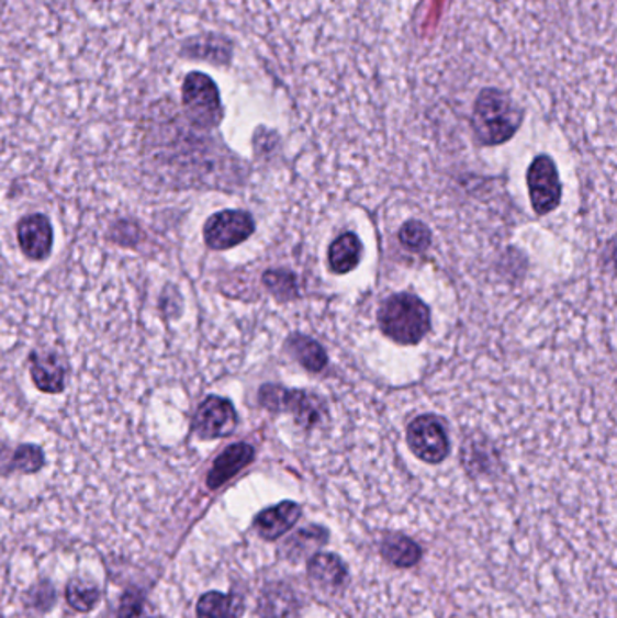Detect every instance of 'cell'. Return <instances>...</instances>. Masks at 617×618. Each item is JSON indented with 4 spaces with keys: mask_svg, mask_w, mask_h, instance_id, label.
<instances>
[{
    "mask_svg": "<svg viewBox=\"0 0 617 618\" xmlns=\"http://www.w3.org/2000/svg\"><path fill=\"white\" fill-rule=\"evenodd\" d=\"M521 120L524 111L507 92L487 88L474 102L471 123L480 144L493 147L509 142L520 128Z\"/></svg>",
    "mask_w": 617,
    "mask_h": 618,
    "instance_id": "1",
    "label": "cell"
},
{
    "mask_svg": "<svg viewBox=\"0 0 617 618\" xmlns=\"http://www.w3.org/2000/svg\"><path fill=\"white\" fill-rule=\"evenodd\" d=\"M429 310L418 296L410 293L391 295L379 312V324L388 338L412 346L418 344L429 332Z\"/></svg>",
    "mask_w": 617,
    "mask_h": 618,
    "instance_id": "2",
    "label": "cell"
},
{
    "mask_svg": "<svg viewBox=\"0 0 617 618\" xmlns=\"http://www.w3.org/2000/svg\"><path fill=\"white\" fill-rule=\"evenodd\" d=\"M187 119L198 128H214L222 123V97L216 82L205 72H189L181 88Z\"/></svg>",
    "mask_w": 617,
    "mask_h": 618,
    "instance_id": "3",
    "label": "cell"
},
{
    "mask_svg": "<svg viewBox=\"0 0 617 618\" xmlns=\"http://www.w3.org/2000/svg\"><path fill=\"white\" fill-rule=\"evenodd\" d=\"M253 215L243 210H223L206 221L205 243L212 250H231L254 234Z\"/></svg>",
    "mask_w": 617,
    "mask_h": 618,
    "instance_id": "4",
    "label": "cell"
},
{
    "mask_svg": "<svg viewBox=\"0 0 617 618\" xmlns=\"http://www.w3.org/2000/svg\"><path fill=\"white\" fill-rule=\"evenodd\" d=\"M407 445L418 460L437 465L449 454V438L442 422L435 416H420L407 427Z\"/></svg>",
    "mask_w": 617,
    "mask_h": 618,
    "instance_id": "5",
    "label": "cell"
},
{
    "mask_svg": "<svg viewBox=\"0 0 617 618\" xmlns=\"http://www.w3.org/2000/svg\"><path fill=\"white\" fill-rule=\"evenodd\" d=\"M530 203L536 214L546 215L558 209L561 200V183L554 161L541 154L527 170Z\"/></svg>",
    "mask_w": 617,
    "mask_h": 618,
    "instance_id": "6",
    "label": "cell"
},
{
    "mask_svg": "<svg viewBox=\"0 0 617 618\" xmlns=\"http://www.w3.org/2000/svg\"><path fill=\"white\" fill-rule=\"evenodd\" d=\"M259 402L270 411L292 413L303 427H312L319 419V400L303 391H289L279 385H265L259 391Z\"/></svg>",
    "mask_w": 617,
    "mask_h": 618,
    "instance_id": "7",
    "label": "cell"
},
{
    "mask_svg": "<svg viewBox=\"0 0 617 618\" xmlns=\"http://www.w3.org/2000/svg\"><path fill=\"white\" fill-rule=\"evenodd\" d=\"M237 425V414L228 400L209 396L198 407L194 416V432L201 440H216L232 435Z\"/></svg>",
    "mask_w": 617,
    "mask_h": 618,
    "instance_id": "8",
    "label": "cell"
},
{
    "mask_svg": "<svg viewBox=\"0 0 617 618\" xmlns=\"http://www.w3.org/2000/svg\"><path fill=\"white\" fill-rule=\"evenodd\" d=\"M16 240L24 256L32 261H44L53 248L52 223L46 215H26L16 223Z\"/></svg>",
    "mask_w": 617,
    "mask_h": 618,
    "instance_id": "9",
    "label": "cell"
},
{
    "mask_svg": "<svg viewBox=\"0 0 617 618\" xmlns=\"http://www.w3.org/2000/svg\"><path fill=\"white\" fill-rule=\"evenodd\" d=\"M301 517V506L293 501H283L259 512L254 519V527L265 541H278L279 537L289 533Z\"/></svg>",
    "mask_w": 617,
    "mask_h": 618,
    "instance_id": "10",
    "label": "cell"
},
{
    "mask_svg": "<svg viewBox=\"0 0 617 618\" xmlns=\"http://www.w3.org/2000/svg\"><path fill=\"white\" fill-rule=\"evenodd\" d=\"M253 460L254 449L250 445H231L214 461L211 472L206 475V486L211 491H216L220 486L225 485L227 481H231L234 475L239 474L245 467L250 465Z\"/></svg>",
    "mask_w": 617,
    "mask_h": 618,
    "instance_id": "11",
    "label": "cell"
},
{
    "mask_svg": "<svg viewBox=\"0 0 617 618\" xmlns=\"http://www.w3.org/2000/svg\"><path fill=\"white\" fill-rule=\"evenodd\" d=\"M32 379L47 394H58L66 385V369L57 353H32Z\"/></svg>",
    "mask_w": 617,
    "mask_h": 618,
    "instance_id": "12",
    "label": "cell"
},
{
    "mask_svg": "<svg viewBox=\"0 0 617 618\" xmlns=\"http://www.w3.org/2000/svg\"><path fill=\"white\" fill-rule=\"evenodd\" d=\"M245 600L237 593L206 592L195 606L198 618H242Z\"/></svg>",
    "mask_w": 617,
    "mask_h": 618,
    "instance_id": "13",
    "label": "cell"
},
{
    "mask_svg": "<svg viewBox=\"0 0 617 618\" xmlns=\"http://www.w3.org/2000/svg\"><path fill=\"white\" fill-rule=\"evenodd\" d=\"M308 575L312 581L326 589L343 588L348 572L335 553H317L308 562Z\"/></svg>",
    "mask_w": 617,
    "mask_h": 618,
    "instance_id": "14",
    "label": "cell"
},
{
    "mask_svg": "<svg viewBox=\"0 0 617 618\" xmlns=\"http://www.w3.org/2000/svg\"><path fill=\"white\" fill-rule=\"evenodd\" d=\"M381 555L396 568H412L423 559V548L402 533H388L381 541Z\"/></svg>",
    "mask_w": 617,
    "mask_h": 618,
    "instance_id": "15",
    "label": "cell"
},
{
    "mask_svg": "<svg viewBox=\"0 0 617 618\" xmlns=\"http://www.w3.org/2000/svg\"><path fill=\"white\" fill-rule=\"evenodd\" d=\"M360 251H362V245L356 234L340 236L339 239L334 240V245L329 246V270L334 273H348V271L356 270L360 261Z\"/></svg>",
    "mask_w": 617,
    "mask_h": 618,
    "instance_id": "16",
    "label": "cell"
},
{
    "mask_svg": "<svg viewBox=\"0 0 617 618\" xmlns=\"http://www.w3.org/2000/svg\"><path fill=\"white\" fill-rule=\"evenodd\" d=\"M290 351L293 357L298 358L299 363L308 371L319 373L325 369L328 358H326L325 349L321 348L319 344L308 337H292L289 344Z\"/></svg>",
    "mask_w": 617,
    "mask_h": 618,
    "instance_id": "17",
    "label": "cell"
},
{
    "mask_svg": "<svg viewBox=\"0 0 617 618\" xmlns=\"http://www.w3.org/2000/svg\"><path fill=\"white\" fill-rule=\"evenodd\" d=\"M66 598L72 609L80 614H88L97 608V604L102 598V592L94 584L83 583V581H71L67 584Z\"/></svg>",
    "mask_w": 617,
    "mask_h": 618,
    "instance_id": "18",
    "label": "cell"
},
{
    "mask_svg": "<svg viewBox=\"0 0 617 618\" xmlns=\"http://www.w3.org/2000/svg\"><path fill=\"white\" fill-rule=\"evenodd\" d=\"M399 239L410 250L424 251L431 243V234H429V228L420 221H407L406 225L402 226L401 232H399Z\"/></svg>",
    "mask_w": 617,
    "mask_h": 618,
    "instance_id": "19",
    "label": "cell"
},
{
    "mask_svg": "<svg viewBox=\"0 0 617 618\" xmlns=\"http://www.w3.org/2000/svg\"><path fill=\"white\" fill-rule=\"evenodd\" d=\"M265 284L268 290L278 296H293L298 293L295 279L289 271H267L265 273Z\"/></svg>",
    "mask_w": 617,
    "mask_h": 618,
    "instance_id": "20",
    "label": "cell"
},
{
    "mask_svg": "<svg viewBox=\"0 0 617 618\" xmlns=\"http://www.w3.org/2000/svg\"><path fill=\"white\" fill-rule=\"evenodd\" d=\"M144 608V598L136 595V593H127L124 600H122V608H120V618H136Z\"/></svg>",
    "mask_w": 617,
    "mask_h": 618,
    "instance_id": "21",
    "label": "cell"
}]
</instances>
